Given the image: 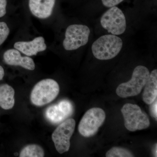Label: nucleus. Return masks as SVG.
<instances>
[{
  "instance_id": "f257e3e1",
  "label": "nucleus",
  "mask_w": 157,
  "mask_h": 157,
  "mask_svg": "<svg viewBox=\"0 0 157 157\" xmlns=\"http://www.w3.org/2000/svg\"><path fill=\"white\" fill-rule=\"evenodd\" d=\"M123 41L114 35L102 36L93 43L92 51L95 57L101 60L115 57L122 48Z\"/></svg>"
},
{
  "instance_id": "f03ea898",
  "label": "nucleus",
  "mask_w": 157,
  "mask_h": 157,
  "mask_svg": "<svg viewBox=\"0 0 157 157\" xmlns=\"http://www.w3.org/2000/svg\"><path fill=\"white\" fill-rule=\"evenodd\" d=\"M150 72L147 68L143 66H137L133 71L131 80L118 86L117 94L121 98L137 95L146 84Z\"/></svg>"
},
{
  "instance_id": "7ed1b4c3",
  "label": "nucleus",
  "mask_w": 157,
  "mask_h": 157,
  "mask_svg": "<svg viewBox=\"0 0 157 157\" xmlns=\"http://www.w3.org/2000/svg\"><path fill=\"white\" fill-rule=\"evenodd\" d=\"M59 86L56 81L46 78L39 82L31 94V101L35 106H44L49 104L57 97Z\"/></svg>"
},
{
  "instance_id": "20e7f679",
  "label": "nucleus",
  "mask_w": 157,
  "mask_h": 157,
  "mask_svg": "<svg viewBox=\"0 0 157 157\" xmlns=\"http://www.w3.org/2000/svg\"><path fill=\"white\" fill-rule=\"evenodd\" d=\"M124 121V126L131 132L141 130L150 126L149 119L146 113L142 112L136 104H126L121 109Z\"/></svg>"
},
{
  "instance_id": "39448f33",
  "label": "nucleus",
  "mask_w": 157,
  "mask_h": 157,
  "mask_svg": "<svg viewBox=\"0 0 157 157\" xmlns=\"http://www.w3.org/2000/svg\"><path fill=\"white\" fill-rule=\"evenodd\" d=\"M106 114L103 109L94 107L85 113L78 126V132L84 137H92L104 123Z\"/></svg>"
},
{
  "instance_id": "423d86ee",
  "label": "nucleus",
  "mask_w": 157,
  "mask_h": 157,
  "mask_svg": "<svg viewBox=\"0 0 157 157\" xmlns=\"http://www.w3.org/2000/svg\"><path fill=\"white\" fill-rule=\"evenodd\" d=\"M89 28L82 25H72L68 26L65 33L63 46L66 50H76L84 46L88 42Z\"/></svg>"
},
{
  "instance_id": "0eeeda50",
  "label": "nucleus",
  "mask_w": 157,
  "mask_h": 157,
  "mask_svg": "<svg viewBox=\"0 0 157 157\" xmlns=\"http://www.w3.org/2000/svg\"><path fill=\"white\" fill-rule=\"evenodd\" d=\"M101 25L112 35H120L126 29V20L120 9L114 6L103 14L101 20Z\"/></svg>"
},
{
  "instance_id": "6e6552de",
  "label": "nucleus",
  "mask_w": 157,
  "mask_h": 157,
  "mask_svg": "<svg viewBox=\"0 0 157 157\" xmlns=\"http://www.w3.org/2000/svg\"><path fill=\"white\" fill-rule=\"evenodd\" d=\"M76 122L73 118L64 121L52 133V140L59 153L63 154L69 150L70 139L75 130Z\"/></svg>"
},
{
  "instance_id": "1a4fd4ad",
  "label": "nucleus",
  "mask_w": 157,
  "mask_h": 157,
  "mask_svg": "<svg viewBox=\"0 0 157 157\" xmlns=\"http://www.w3.org/2000/svg\"><path fill=\"white\" fill-rule=\"evenodd\" d=\"M73 112V105L67 100H63L58 104L52 105L47 108L45 112L46 118L52 123H60L72 115Z\"/></svg>"
},
{
  "instance_id": "9d476101",
  "label": "nucleus",
  "mask_w": 157,
  "mask_h": 157,
  "mask_svg": "<svg viewBox=\"0 0 157 157\" xmlns=\"http://www.w3.org/2000/svg\"><path fill=\"white\" fill-rule=\"evenodd\" d=\"M3 59L5 63L10 66H20L29 70H34L36 67L33 59L22 56L20 52L15 48L6 51L3 55Z\"/></svg>"
},
{
  "instance_id": "9b49d317",
  "label": "nucleus",
  "mask_w": 157,
  "mask_h": 157,
  "mask_svg": "<svg viewBox=\"0 0 157 157\" xmlns=\"http://www.w3.org/2000/svg\"><path fill=\"white\" fill-rule=\"evenodd\" d=\"M14 48L26 56L36 55L38 52L44 51L47 48L44 38L42 36L36 37L28 42L19 41L15 42Z\"/></svg>"
},
{
  "instance_id": "f8f14e48",
  "label": "nucleus",
  "mask_w": 157,
  "mask_h": 157,
  "mask_svg": "<svg viewBox=\"0 0 157 157\" xmlns=\"http://www.w3.org/2000/svg\"><path fill=\"white\" fill-rule=\"evenodd\" d=\"M55 2L56 0H29V8L35 17L46 19L52 14Z\"/></svg>"
},
{
  "instance_id": "ddd939ff",
  "label": "nucleus",
  "mask_w": 157,
  "mask_h": 157,
  "mask_svg": "<svg viewBox=\"0 0 157 157\" xmlns=\"http://www.w3.org/2000/svg\"><path fill=\"white\" fill-rule=\"evenodd\" d=\"M142 98L147 104L153 103L157 97V70H153L150 73L148 79L144 86Z\"/></svg>"
},
{
  "instance_id": "4468645a",
  "label": "nucleus",
  "mask_w": 157,
  "mask_h": 157,
  "mask_svg": "<svg viewBox=\"0 0 157 157\" xmlns=\"http://www.w3.org/2000/svg\"><path fill=\"white\" fill-rule=\"evenodd\" d=\"M14 90L11 86L7 84L0 85V107L3 109L8 110L14 107Z\"/></svg>"
},
{
  "instance_id": "2eb2a0df",
  "label": "nucleus",
  "mask_w": 157,
  "mask_h": 157,
  "mask_svg": "<svg viewBox=\"0 0 157 157\" xmlns=\"http://www.w3.org/2000/svg\"><path fill=\"white\" fill-rule=\"evenodd\" d=\"M44 150L37 144H30L24 147L20 154V157H43Z\"/></svg>"
},
{
  "instance_id": "dca6fc26",
  "label": "nucleus",
  "mask_w": 157,
  "mask_h": 157,
  "mask_svg": "<svg viewBox=\"0 0 157 157\" xmlns=\"http://www.w3.org/2000/svg\"><path fill=\"white\" fill-rule=\"evenodd\" d=\"M107 157H133L134 155L127 149L123 147H113L109 149L106 154Z\"/></svg>"
},
{
  "instance_id": "f3484780",
  "label": "nucleus",
  "mask_w": 157,
  "mask_h": 157,
  "mask_svg": "<svg viewBox=\"0 0 157 157\" xmlns=\"http://www.w3.org/2000/svg\"><path fill=\"white\" fill-rule=\"evenodd\" d=\"M10 29L7 24L0 22V45H2L9 36Z\"/></svg>"
},
{
  "instance_id": "a211bd4d",
  "label": "nucleus",
  "mask_w": 157,
  "mask_h": 157,
  "mask_svg": "<svg viewBox=\"0 0 157 157\" xmlns=\"http://www.w3.org/2000/svg\"><path fill=\"white\" fill-rule=\"evenodd\" d=\"M103 5L107 8H111L118 5L124 0H101Z\"/></svg>"
},
{
  "instance_id": "6ab92c4d",
  "label": "nucleus",
  "mask_w": 157,
  "mask_h": 157,
  "mask_svg": "<svg viewBox=\"0 0 157 157\" xmlns=\"http://www.w3.org/2000/svg\"><path fill=\"white\" fill-rule=\"evenodd\" d=\"M157 100L156 99L155 101L151 104L150 109L151 114V116L154 117L155 119L156 120H157Z\"/></svg>"
},
{
  "instance_id": "aec40b11",
  "label": "nucleus",
  "mask_w": 157,
  "mask_h": 157,
  "mask_svg": "<svg viewBox=\"0 0 157 157\" xmlns=\"http://www.w3.org/2000/svg\"><path fill=\"white\" fill-rule=\"evenodd\" d=\"M7 5V0H0V17L6 15Z\"/></svg>"
},
{
  "instance_id": "412c9836",
  "label": "nucleus",
  "mask_w": 157,
  "mask_h": 157,
  "mask_svg": "<svg viewBox=\"0 0 157 157\" xmlns=\"http://www.w3.org/2000/svg\"><path fill=\"white\" fill-rule=\"evenodd\" d=\"M5 75V71L2 66L0 65V81L3 79Z\"/></svg>"
},
{
  "instance_id": "4be33fe9",
  "label": "nucleus",
  "mask_w": 157,
  "mask_h": 157,
  "mask_svg": "<svg viewBox=\"0 0 157 157\" xmlns=\"http://www.w3.org/2000/svg\"><path fill=\"white\" fill-rule=\"evenodd\" d=\"M157 144H156L154 149V154L155 157H157Z\"/></svg>"
}]
</instances>
